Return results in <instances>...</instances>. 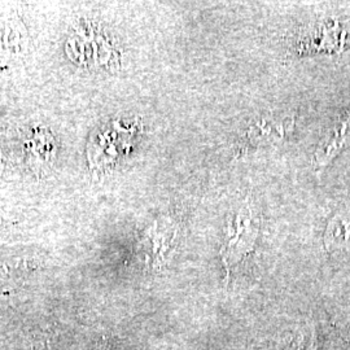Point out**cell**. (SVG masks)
Wrapping results in <instances>:
<instances>
[{
    "label": "cell",
    "mask_w": 350,
    "mask_h": 350,
    "mask_svg": "<svg viewBox=\"0 0 350 350\" xmlns=\"http://www.w3.org/2000/svg\"><path fill=\"white\" fill-rule=\"evenodd\" d=\"M257 232L258 225L254 221L252 212H239L231 234L227 237L225 245L221 250V256L227 269V275L230 276L232 269L253 250Z\"/></svg>",
    "instance_id": "cell-1"
},
{
    "label": "cell",
    "mask_w": 350,
    "mask_h": 350,
    "mask_svg": "<svg viewBox=\"0 0 350 350\" xmlns=\"http://www.w3.org/2000/svg\"><path fill=\"white\" fill-rule=\"evenodd\" d=\"M350 147V111L341 113L321 140L314 154L317 169H323L332 163L342 150Z\"/></svg>",
    "instance_id": "cell-2"
},
{
    "label": "cell",
    "mask_w": 350,
    "mask_h": 350,
    "mask_svg": "<svg viewBox=\"0 0 350 350\" xmlns=\"http://www.w3.org/2000/svg\"><path fill=\"white\" fill-rule=\"evenodd\" d=\"M323 241L331 254L350 252V201L341 205L328 221Z\"/></svg>",
    "instance_id": "cell-3"
},
{
    "label": "cell",
    "mask_w": 350,
    "mask_h": 350,
    "mask_svg": "<svg viewBox=\"0 0 350 350\" xmlns=\"http://www.w3.org/2000/svg\"><path fill=\"white\" fill-rule=\"evenodd\" d=\"M288 120L283 121H276V120H262L257 122L254 127H252L250 131V139L252 142H266L269 139L282 138L284 133L289 129V126L286 125Z\"/></svg>",
    "instance_id": "cell-4"
},
{
    "label": "cell",
    "mask_w": 350,
    "mask_h": 350,
    "mask_svg": "<svg viewBox=\"0 0 350 350\" xmlns=\"http://www.w3.org/2000/svg\"><path fill=\"white\" fill-rule=\"evenodd\" d=\"M99 350H108V349H107V348H100V349H99Z\"/></svg>",
    "instance_id": "cell-5"
}]
</instances>
